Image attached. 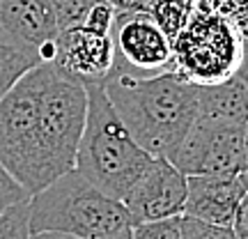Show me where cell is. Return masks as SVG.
I'll use <instances>...</instances> for the list:
<instances>
[{
    "mask_svg": "<svg viewBox=\"0 0 248 239\" xmlns=\"http://www.w3.org/2000/svg\"><path fill=\"white\" fill-rule=\"evenodd\" d=\"M244 127L198 115L168 159L188 175H237L244 161Z\"/></svg>",
    "mask_w": 248,
    "mask_h": 239,
    "instance_id": "cell-5",
    "label": "cell"
},
{
    "mask_svg": "<svg viewBox=\"0 0 248 239\" xmlns=\"http://www.w3.org/2000/svg\"><path fill=\"white\" fill-rule=\"evenodd\" d=\"M28 198L7 205L0 212V239H28Z\"/></svg>",
    "mask_w": 248,
    "mask_h": 239,
    "instance_id": "cell-13",
    "label": "cell"
},
{
    "mask_svg": "<svg viewBox=\"0 0 248 239\" xmlns=\"http://www.w3.org/2000/svg\"><path fill=\"white\" fill-rule=\"evenodd\" d=\"M26 198H30L26 193V189L9 175V170L0 161V203L12 205V203H18V200H26Z\"/></svg>",
    "mask_w": 248,
    "mask_h": 239,
    "instance_id": "cell-17",
    "label": "cell"
},
{
    "mask_svg": "<svg viewBox=\"0 0 248 239\" xmlns=\"http://www.w3.org/2000/svg\"><path fill=\"white\" fill-rule=\"evenodd\" d=\"M104 90L133 141L152 157H170L198 117V85L175 69L156 76L110 74Z\"/></svg>",
    "mask_w": 248,
    "mask_h": 239,
    "instance_id": "cell-1",
    "label": "cell"
},
{
    "mask_svg": "<svg viewBox=\"0 0 248 239\" xmlns=\"http://www.w3.org/2000/svg\"><path fill=\"white\" fill-rule=\"evenodd\" d=\"M179 235L182 239H237L230 225L207 223L193 216H186V214H182L179 219Z\"/></svg>",
    "mask_w": 248,
    "mask_h": 239,
    "instance_id": "cell-14",
    "label": "cell"
},
{
    "mask_svg": "<svg viewBox=\"0 0 248 239\" xmlns=\"http://www.w3.org/2000/svg\"><path fill=\"white\" fill-rule=\"evenodd\" d=\"M39 62H44L39 48L0 30V97Z\"/></svg>",
    "mask_w": 248,
    "mask_h": 239,
    "instance_id": "cell-11",
    "label": "cell"
},
{
    "mask_svg": "<svg viewBox=\"0 0 248 239\" xmlns=\"http://www.w3.org/2000/svg\"><path fill=\"white\" fill-rule=\"evenodd\" d=\"M85 88L88 113L74 168L104 193L122 200L138 175L147 168L152 154L133 141L126 124L110 104L104 83H88Z\"/></svg>",
    "mask_w": 248,
    "mask_h": 239,
    "instance_id": "cell-2",
    "label": "cell"
},
{
    "mask_svg": "<svg viewBox=\"0 0 248 239\" xmlns=\"http://www.w3.org/2000/svg\"><path fill=\"white\" fill-rule=\"evenodd\" d=\"M110 39L115 53L113 74L156 76L175 69L172 39L161 30L150 12L115 9Z\"/></svg>",
    "mask_w": 248,
    "mask_h": 239,
    "instance_id": "cell-6",
    "label": "cell"
},
{
    "mask_svg": "<svg viewBox=\"0 0 248 239\" xmlns=\"http://www.w3.org/2000/svg\"><path fill=\"white\" fill-rule=\"evenodd\" d=\"M115 9H136V12H147L154 0H108Z\"/></svg>",
    "mask_w": 248,
    "mask_h": 239,
    "instance_id": "cell-20",
    "label": "cell"
},
{
    "mask_svg": "<svg viewBox=\"0 0 248 239\" xmlns=\"http://www.w3.org/2000/svg\"><path fill=\"white\" fill-rule=\"evenodd\" d=\"M244 193L246 186L239 175H188L184 214L216 225H230Z\"/></svg>",
    "mask_w": 248,
    "mask_h": 239,
    "instance_id": "cell-9",
    "label": "cell"
},
{
    "mask_svg": "<svg viewBox=\"0 0 248 239\" xmlns=\"http://www.w3.org/2000/svg\"><path fill=\"white\" fill-rule=\"evenodd\" d=\"M230 228L234 230L237 239H248V191L244 193L239 205H237V212L232 216Z\"/></svg>",
    "mask_w": 248,
    "mask_h": 239,
    "instance_id": "cell-18",
    "label": "cell"
},
{
    "mask_svg": "<svg viewBox=\"0 0 248 239\" xmlns=\"http://www.w3.org/2000/svg\"><path fill=\"white\" fill-rule=\"evenodd\" d=\"M237 175H239L241 184L246 186V191H248V122L244 127V161H241V168Z\"/></svg>",
    "mask_w": 248,
    "mask_h": 239,
    "instance_id": "cell-21",
    "label": "cell"
},
{
    "mask_svg": "<svg viewBox=\"0 0 248 239\" xmlns=\"http://www.w3.org/2000/svg\"><path fill=\"white\" fill-rule=\"evenodd\" d=\"M122 203L131 225L182 216L186 203V175L168 157H152L147 168L124 193Z\"/></svg>",
    "mask_w": 248,
    "mask_h": 239,
    "instance_id": "cell-7",
    "label": "cell"
},
{
    "mask_svg": "<svg viewBox=\"0 0 248 239\" xmlns=\"http://www.w3.org/2000/svg\"><path fill=\"white\" fill-rule=\"evenodd\" d=\"M179 219L182 216L133 223L131 230H129V239H182V235H179Z\"/></svg>",
    "mask_w": 248,
    "mask_h": 239,
    "instance_id": "cell-15",
    "label": "cell"
},
{
    "mask_svg": "<svg viewBox=\"0 0 248 239\" xmlns=\"http://www.w3.org/2000/svg\"><path fill=\"white\" fill-rule=\"evenodd\" d=\"M51 62L85 85L104 83L115 67L110 32H97L85 26L64 28L58 32L55 55Z\"/></svg>",
    "mask_w": 248,
    "mask_h": 239,
    "instance_id": "cell-8",
    "label": "cell"
},
{
    "mask_svg": "<svg viewBox=\"0 0 248 239\" xmlns=\"http://www.w3.org/2000/svg\"><path fill=\"white\" fill-rule=\"evenodd\" d=\"M30 232H64L85 239L115 237L131 228L120 198L104 193L74 168L28 198Z\"/></svg>",
    "mask_w": 248,
    "mask_h": 239,
    "instance_id": "cell-3",
    "label": "cell"
},
{
    "mask_svg": "<svg viewBox=\"0 0 248 239\" xmlns=\"http://www.w3.org/2000/svg\"><path fill=\"white\" fill-rule=\"evenodd\" d=\"M191 9H193V0H154L147 12L159 23L161 30L172 39L186 23Z\"/></svg>",
    "mask_w": 248,
    "mask_h": 239,
    "instance_id": "cell-12",
    "label": "cell"
},
{
    "mask_svg": "<svg viewBox=\"0 0 248 239\" xmlns=\"http://www.w3.org/2000/svg\"><path fill=\"white\" fill-rule=\"evenodd\" d=\"M0 30L39 48L44 62L53 60L60 30L51 0H0Z\"/></svg>",
    "mask_w": 248,
    "mask_h": 239,
    "instance_id": "cell-10",
    "label": "cell"
},
{
    "mask_svg": "<svg viewBox=\"0 0 248 239\" xmlns=\"http://www.w3.org/2000/svg\"><path fill=\"white\" fill-rule=\"evenodd\" d=\"M193 2H207V5H212V7H221L225 0H193Z\"/></svg>",
    "mask_w": 248,
    "mask_h": 239,
    "instance_id": "cell-22",
    "label": "cell"
},
{
    "mask_svg": "<svg viewBox=\"0 0 248 239\" xmlns=\"http://www.w3.org/2000/svg\"><path fill=\"white\" fill-rule=\"evenodd\" d=\"M131 230V228H129ZM129 230L126 232H120V235H115V237H104V239H129ZM28 239H85V237H76V235H64V232H30L28 235Z\"/></svg>",
    "mask_w": 248,
    "mask_h": 239,
    "instance_id": "cell-19",
    "label": "cell"
},
{
    "mask_svg": "<svg viewBox=\"0 0 248 239\" xmlns=\"http://www.w3.org/2000/svg\"><path fill=\"white\" fill-rule=\"evenodd\" d=\"M172 55L182 79L193 85H212L239 67L244 37L223 9L193 2L186 23L172 37Z\"/></svg>",
    "mask_w": 248,
    "mask_h": 239,
    "instance_id": "cell-4",
    "label": "cell"
},
{
    "mask_svg": "<svg viewBox=\"0 0 248 239\" xmlns=\"http://www.w3.org/2000/svg\"><path fill=\"white\" fill-rule=\"evenodd\" d=\"M51 2H53L58 30H64V28L80 26L99 0H51Z\"/></svg>",
    "mask_w": 248,
    "mask_h": 239,
    "instance_id": "cell-16",
    "label": "cell"
},
{
    "mask_svg": "<svg viewBox=\"0 0 248 239\" xmlns=\"http://www.w3.org/2000/svg\"><path fill=\"white\" fill-rule=\"evenodd\" d=\"M5 207H7V205H2V203H0V212H2V209H5Z\"/></svg>",
    "mask_w": 248,
    "mask_h": 239,
    "instance_id": "cell-23",
    "label": "cell"
}]
</instances>
